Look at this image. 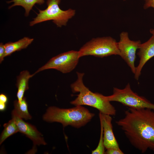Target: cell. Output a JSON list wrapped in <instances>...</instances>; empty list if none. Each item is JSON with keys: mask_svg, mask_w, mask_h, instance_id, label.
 <instances>
[{"mask_svg": "<svg viewBox=\"0 0 154 154\" xmlns=\"http://www.w3.org/2000/svg\"><path fill=\"white\" fill-rule=\"evenodd\" d=\"M105 97L110 102H117L129 108H147L154 110V104L144 97L139 96L134 92L129 83L123 89L114 88L113 94L105 96Z\"/></svg>", "mask_w": 154, "mask_h": 154, "instance_id": "cell-6", "label": "cell"}, {"mask_svg": "<svg viewBox=\"0 0 154 154\" xmlns=\"http://www.w3.org/2000/svg\"><path fill=\"white\" fill-rule=\"evenodd\" d=\"M78 51L80 57L91 55L103 58L113 55H120L118 42L110 36L92 38Z\"/></svg>", "mask_w": 154, "mask_h": 154, "instance_id": "cell-5", "label": "cell"}, {"mask_svg": "<svg viewBox=\"0 0 154 154\" xmlns=\"http://www.w3.org/2000/svg\"><path fill=\"white\" fill-rule=\"evenodd\" d=\"M44 2V0H12L7 2V3H13V4L9 7L10 9L16 6H21L25 10V15L28 16L30 11L36 4L41 5Z\"/></svg>", "mask_w": 154, "mask_h": 154, "instance_id": "cell-14", "label": "cell"}, {"mask_svg": "<svg viewBox=\"0 0 154 154\" xmlns=\"http://www.w3.org/2000/svg\"><path fill=\"white\" fill-rule=\"evenodd\" d=\"M6 104L0 102V110L1 111H3L6 110Z\"/></svg>", "mask_w": 154, "mask_h": 154, "instance_id": "cell-22", "label": "cell"}, {"mask_svg": "<svg viewBox=\"0 0 154 154\" xmlns=\"http://www.w3.org/2000/svg\"><path fill=\"white\" fill-rule=\"evenodd\" d=\"M131 144L144 153L154 152V110L129 108L125 116L116 121Z\"/></svg>", "mask_w": 154, "mask_h": 154, "instance_id": "cell-1", "label": "cell"}, {"mask_svg": "<svg viewBox=\"0 0 154 154\" xmlns=\"http://www.w3.org/2000/svg\"><path fill=\"white\" fill-rule=\"evenodd\" d=\"M12 118L15 121L19 132L25 135L31 140L35 145H46L42 135L31 124L25 122L14 110L12 112Z\"/></svg>", "mask_w": 154, "mask_h": 154, "instance_id": "cell-9", "label": "cell"}, {"mask_svg": "<svg viewBox=\"0 0 154 154\" xmlns=\"http://www.w3.org/2000/svg\"><path fill=\"white\" fill-rule=\"evenodd\" d=\"M122 0L123 1H126L127 0Z\"/></svg>", "mask_w": 154, "mask_h": 154, "instance_id": "cell-24", "label": "cell"}, {"mask_svg": "<svg viewBox=\"0 0 154 154\" xmlns=\"http://www.w3.org/2000/svg\"><path fill=\"white\" fill-rule=\"evenodd\" d=\"M119 38L118 46L120 53V56L126 62L132 72L135 74L136 69L135 65L136 52L141 43V41L139 40H131L129 38L128 33L127 32H121Z\"/></svg>", "mask_w": 154, "mask_h": 154, "instance_id": "cell-8", "label": "cell"}, {"mask_svg": "<svg viewBox=\"0 0 154 154\" xmlns=\"http://www.w3.org/2000/svg\"><path fill=\"white\" fill-rule=\"evenodd\" d=\"M33 38L24 37L15 42H9L4 44L5 49V57L13 53L27 48L33 41Z\"/></svg>", "mask_w": 154, "mask_h": 154, "instance_id": "cell-13", "label": "cell"}, {"mask_svg": "<svg viewBox=\"0 0 154 154\" xmlns=\"http://www.w3.org/2000/svg\"><path fill=\"white\" fill-rule=\"evenodd\" d=\"M100 123V135L98 145L96 148L92 151V154H103L105 153V147L104 144L103 140V129L102 124L101 122Z\"/></svg>", "mask_w": 154, "mask_h": 154, "instance_id": "cell-17", "label": "cell"}, {"mask_svg": "<svg viewBox=\"0 0 154 154\" xmlns=\"http://www.w3.org/2000/svg\"><path fill=\"white\" fill-rule=\"evenodd\" d=\"M144 4L143 5V8L145 9H146L151 7L154 9V0H143Z\"/></svg>", "mask_w": 154, "mask_h": 154, "instance_id": "cell-19", "label": "cell"}, {"mask_svg": "<svg viewBox=\"0 0 154 154\" xmlns=\"http://www.w3.org/2000/svg\"><path fill=\"white\" fill-rule=\"evenodd\" d=\"M8 101V98L5 95L3 94H0V102L7 104Z\"/></svg>", "mask_w": 154, "mask_h": 154, "instance_id": "cell-21", "label": "cell"}, {"mask_svg": "<svg viewBox=\"0 0 154 154\" xmlns=\"http://www.w3.org/2000/svg\"><path fill=\"white\" fill-rule=\"evenodd\" d=\"M123 152L119 148H112L106 149L105 154H123Z\"/></svg>", "mask_w": 154, "mask_h": 154, "instance_id": "cell-18", "label": "cell"}, {"mask_svg": "<svg viewBox=\"0 0 154 154\" xmlns=\"http://www.w3.org/2000/svg\"><path fill=\"white\" fill-rule=\"evenodd\" d=\"M80 58L78 51L71 50L62 53L50 59L34 74L50 69L56 70L63 73H69L76 67Z\"/></svg>", "mask_w": 154, "mask_h": 154, "instance_id": "cell-7", "label": "cell"}, {"mask_svg": "<svg viewBox=\"0 0 154 154\" xmlns=\"http://www.w3.org/2000/svg\"><path fill=\"white\" fill-rule=\"evenodd\" d=\"M77 78L71 84L73 93L78 92L77 98L70 103L75 106L83 105L91 106L98 110L104 114L114 116L116 110L114 107L107 100L105 96L98 93H94L90 90L83 83L84 73L77 72Z\"/></svg>", "mask_w": 154, "mask_h": 154, "instance_id": "cell-2", "label": "cell"}, {"mask_svg": "<svg viewBox=\"0 0 154 154\" xmlns=\"http://www.w3.org/2000/svg\"><path fill=\"white\" fill-rule=\"evenodd\" d=\"M137 55L140 60L139 64L136 67L134 78L138 80L142 69L146 63L154 56V35L146 42L140 44Z\"/></svg>", "mask_w": 154, "mask_h": 154, "instance_id": "cell-10", "label": "cell"}, {"mask_svg": "<svg viewBox=\"0 0 154 154\" xmlns=\"http://www.w3.org/2000/svg\"><path fill=\"white\" fill-rule=\"evenodd\" d=\"M5 53L4 44L1 42L0 44V63H1L4 60Z\"/></svg>", "mask_w": 154, "mask_h": 154, "instance_id": "cell-20", "label": "cell"}, {"mask_svg": "<svg viewBox=\"0 0 154 154\" xmlns=\"http://www.w3.org/2000/svg\"><path fill=\"white\" fill-rule=\"evenodd\" d=\"M94 116L81 106L68 109L51 106L47 109L43 119L47 122L60 123L64 127L70 125L78 128L85 125Z\"/></svg>", "mask_w": 154, "mask_h": 154, "instance_id": "cell-3", "label": "cell"}, {"mask_svg": "<svg viewBox=\"0 0 154 154\" xmlns=\"http://www.w3.org/2000/svg\"><path fill=\"white\" fill-rule=\"evenodd\" d=\"M150 32L152 35H154V29H151L150 30Z\"/></svg>", "mask_w": 154, "mask_h": 154, "instance_id": "cell-23", "label": "cell"}, {"mask_svg": "<svg viewBox=\"0 0 154 154\" xmlns=\"http://www.w3.org/2000/svg\"><path fill=\"white\" fill-rule=\"evenodd\" d=\"M14 106V110L21 117L26 120L31 119L32 117L28 111V104L25 97L23 98L20 102L17 100H15Z\"/></svg>", "mask_w": 154, "mask_h": 154, "instance_id": "cell-15", "label": "cell"}, {"mask_svg": "<svg viewBox=\"0 0 154 154\" xmlns=\"http://www.w3.org/2000/svg\"><path fill=\"white\" fill-rule=\"evenodd\" d=\"M99 117L103 129V140L106 149L112 148H119L118 143L114 134L111 116L100 112Z\"/></svg>", "mask_w": 154, "mask_h": 154, "instance_id": "cell-11", "label": "cell"}, {"mask_svg": "<svg viewBox=\"0 0 154 154\" xmlns=\"http://www.w3.org/2000/svg\"><path fill=\"white\" fill-rule=\"evenodd\" d=\"M61 1L47 0L46 8L44 10L39 9V13L30 22V26L49 20H52L58 27L66 26L68 21L75 15L76 11L71 8L66 10L61 9L59 7Z\"/></svg>", "mask_w": 154, "mask_h": 154, "instance_id": "cell-4", "label": "cell"}, {"mask_svg": "<svg viewBox=\"0 0 154 154\" xmlns=\"http://www.w3.org/2000/svg\"><path fill=\"white\" fill-rule=\"evenodd\" d=\"M4 128L0 138V145L8 137L19 132V129L14 119H12L3 125Z\"/></svg>", "mask_w": 154, "mask_h": 154, "instance_id": "cell-16", "label": "cell"}, {"mask_svg": "<svg viewBox=\"0 0 154 154\" xmlns=\"http://www.w3.org/2000/svg\"><path fill=\"white\" fill-rule=\"evenodd\" d=\"M34 75L31 74L27 70H23L21 72L17 77L16 86L17 88V96L18 101L20 102L24 97L25 92L29 88V79Z\"/></svg>", "mask_w": 154, "mask_h": 154, "instance_id": "cell-12", "label": "cell"}]
</instances>
